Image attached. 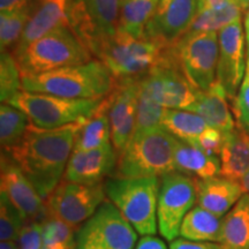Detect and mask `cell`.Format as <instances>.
<instances>
[{
    "label": "cell",
    "instance_id": "6da1fadb",
    "mask_svg": "<svg viewBox=\"0 0 249 249\" xmlns=\"http://www.w3.org/2000/svg\"><path fill=\"white\" fill-rule=\"evenodd\" d=\"M82 124L52 129L39 128L30 124L22 141L7 152L45 202L64 179Z\"/></svg>",
    "mask_w": 249,
    "mask_h": 249
},
{
    "label": "cell",
    "instance_id": "7a4b0ae2",
    "mask_svg": "<svg viewBox=\"0 0 249 249\" xmlns=\"http://www.w3.org/2000/svg\"><path fill=\"white\" fill-rule=\"evenodd\" d=\"M116 80L98 59L73 66L22 75V90L73 99L104 98L116 88Z\"/></svg>",
    "mask_w": 249,
    "mask_h": 249
},
{
    "label": "cell",
    "instance_id": "3957f363",
    "mask_svg": "<svg viewBox=\"0 0 249 249\" xmlns=\"http://www.w3.org/2000/svg\"><path fill=\"white\" fill-rule=\"evenodd\" d=\"M178 139L155 127L134 133L128 144L118 155L116 178H149L163 177L174 171V152Z\"/></svg>",
    "mask_w": 249,
    "mask_h": 249
},
{
    "label": "cell",
    "instance_id": "277c9868",
    "mask_svg": "<svg viewBox=\"0 0 249 249\" xmlns=\"http://www.w3.org/2000/svg\"><path fill=\"white\" fill-rule=\"evenodd\" d=\"M105 193L124 217L141 235L156 234L158 231L157 204L160 178H116L104 182Z\"/></svg>",
    "mask_w": 249,
    "mask_h": 249
},
{
    "label": "cell",
    "instance_id": "5b68a950",
    "mask_svg": "<svg viewBox=\"0 0 249 249\" xmlns=\"http://www.w3.org/2000/svg\"><path fill=\"white\" fill-rule=\"evenodd\" d=\"M166 45L149 39L118 33L108 39L96 55L108 68L116 82L140 80L163 60Z\"/></svg>",
    "mask_w": 249,
    "mask_h": 249
},
{
    "label": "cell",
    "instance_id": "8992f818",
    "mask_svg": "<svg viewBox=\"0 0 249 249\" xmlns=\"http://www.w3.org/2000/svg\"><path fill=\"white\" fill-rule=\"evenodd\" d=\"M17 59L21 75H37L88 62L92 54L70 27H60L33 42Z\"/></svg>",
    "mask_w": 249,
    "mask_h": 249
},
{
    "label": "cell",
    "instance_id": "52a82bcc",
    "mask_svg": "<svg viewBox=\"0 0 249 249\" xmlns=\"http://www.w3.org/2000/svg\"><path fill=\"white\" fill-rule=\"evenodd\" d=\"M104 98L73 99L21 90L8 104L20 108L30 123L39 128L52 129L75 123H85L102 107Z\"/></svg>",
    "mask_w": 249,
    "mask_h": 249
},
{
    "label": "cell",
    "instance_id": "ba28073f",
    "mask_svg": "<svg viewBox=\"0 0 249 249\" xmlns=\"http://www.w3.org/2000/svg\"><path fill=\"white\" fill-rule=\"evenodd\" d=\"M121 0H71L68 26L92 57L118 33Z\"/></svg>",
    "mask_w": 249,
    "mask_h": 249
},
{
    "label": "cell",
    "instance_id": "9c48e42d",
    "mask_svg": "<svg viewBox=\"0 0 249 249\" xmlns=\"http://www.w3.org/2000/svg\"><path fill=\"white\" fill-rule=\"evenodd\" d=\"M138 235L116 205L105 200L76 231L75 249H134Z\"/></svg>",
    "mask_w": 249,
    "mask_h": 249
},
{
    "label": "cell",
    "instance_id": "30bf717a",
    "mask_svg": "<svg viewBox=\"0 0 249 249\" xmlns=\"http://www.w3.org/2000/svg\"><path fill=\"white\" fill-rule=\"evenodd\" d=\"M197 178L173 172L160 178L157 219L158 231L165 240L173 241L180 235V227L187 213L197 202Z\"/></svg>",
    "mask_w": 249,
    "mask_h": 249
},
{
    "label": "cell",
    "instance_id": "8fae6325",
    "mask_svg": "<svg viewBox=\"0 0 249 249\" xmlns=\"http://www.w3.org/2000/svg\"><path fill=\"white\" fill-rule=\"evenodd\" d=\"M181 68L196 89L208 90L217 81L219 57L218 33L182 36L174 43Z\"/></svg>",
    "mask_w": 249,
    "mask_h": 249
},
{
    "label": "cell",
    "instance_id": "7c38bea8",
    "mask_svg": "<svg viewBox=\"0 0 249 249\" xmlns=\"http://www.w3.org/2000/svg\"><path fill=\"white\" fill-rule=\"evenodd\" d=\"M107 198L104 182L82 185L62 180L45 203L49 214L79 230Z\"/></svg>",
    "mask_w": 249,
    "mask_h": 249
},
{
    "label": "cell",
    "instance_id": "4fadbf2b",
    "mask_svg": "<svg viewBox=\"0 0 249 249\" xmlns=\"http://www.w3.org/2000/svg\"><path fill=\"white\" fill-rule=\"evenodd\" d=\"M141 85L164 108L187 110L196 102L198 91L183 73L181 65H158L141 79Z\"/></svg>",
    "mask_w": 249,
    "mask_h": 249
},
{
    "label": "cell",
    "instance_id": "5bb4252c",
    "mask_svg": "<svg viewBox=\"0 0 249 249\" xmlns=\"http://www.w3.org/2000/svg\"><path fill=\"white\" fill-rule=\"evenodd\" d=\"M0 189L17 207L27 223H42L49 216L45 201L17 161L4 151H1L0 161Z\"/></svg>",
    "mask_w": 249,
    "mask_h": 249
},
{
    "label": "cell",
    "instance_id": "9a60e30c",
    "mask_svg": "<svg viewBox=\"0 0 249 249\" xmlns=\"http://www.w3.org/2000/svg\"><path fill=\"white\" fill-rule=\"evenodd\" d=\"M218 39L219 57L217 66V81L222 85L227 97L233 103L247 70L245 54L246 36L241 18L223 28L218 33Z\"/></svg>",
    "mask_w": 249,
    "mask_h": 249
},
{
    "label": "cell",
    "instance_id": "2e32d148",
    "mask_svg": "<svg viewBox=\"0 0 249 249\" xmlns=\"http://www.w3.org/2000/svg\"><path fill=\"white\" fill-rule=\"evenodd\" d=\"M200 11V0H160L144 37L172 45L189 30Z\"/></svg>",
    "mask_w": 249,
    "mask_h": 249
},
{
    "label": "cell",
    "instance_id": "e0dca14e",
    "mask_svg": "<svg viewBox=\"0 0 249 249\" xmlns=\"http://www.w3.org/2000/svg\"><path fill=\"white\" fill-rule=\"evenodd\" d=\"M140 80L118 81L107 96V111L111 124V142L119 155L133 138L136 127Z\"/></svg>",
    "mask_w": 249,
    "mask_h": 249
},
{
    "label": "cell",
    "instance_id": "ac0fdd59",
    "mask_svg": "<svg viewBox=\"0 0 249 249\" xmlns=\"http://www.w3.org/2000/svg\"><path fill=\"white\" fill-rule=\"evenodd\" d=\"M118 154L112 143L91 150L73 151L65 171V181L98 185L113 176Z\"/></svg>",
    "mask_w": 249,
    "mask_h": 249
},
{
    "label": "cell",
    "instance_id": "d6986e66",
    "mask_svg": "<svg viewBox=\"0 0 249 249\" xmlns=\"http://www.w3.org/2000/svg\"><path fill=\"white\" fill-rule=\"evenodd\" d=\"M71 0H42L28 21L24 30L11 52L17 58L36 39L60 27L68 26L67 7Z\"/></svg>",
    "mask_w": 249,
    "mask_h": 249
},
{
    "label": "cell",
    "instance_id": "ffe728a7",
    "mask_svg": "<svg viewBox=\"0 0 249 249\" xmlns=\"http://www.w3.org/2000/svg\"><path fill=\"white\" fill-rule=\"evenodd\" d=\"M197 205L223 218L245 194L240 182L216 176L197 179Z\"/></svg>",
    "mask_w": 249,
    "mask_h": 249
},
{
    "label": "cell",
    "instance_id": "44dd1931",
    "mask_svg": "<svg viewBox=\"0 0 249 249\" xmlns=\"http://www.w3.org/2000/svg\"><path fill=\"white\" fill-rule=\"evenodd\" d=\"M225 90L218 81L208 90L198 91L196 102L188 111L203 118L209 127L220 130L223 134L232 132L235 123L230 110Z\"/></svg>",
    "mask_w": 249,
    "mask_h": 249
},
{
    "label": "cell",
    "instance_id": "7402d4cb",
    "mask_svg": "<svg viewBox=\"0 0 249 249\" xmlns=\"http://www.w3.org/2000/svg\"><path fill=\"white\" fill-rule=\"evenodd\" d=\"M219 158L220 176L240 181L249 171V132L235 126L232 132L224 134Z\"/></svg>",
    "mask_w": 249,
    "mask_h": 249
},
{
    "label": "cell",
    "instance_id": "603a6c76",
    "mask_svg": "<svg viewBox=\"0 0 249 249\" xmlns=\"http://www.w3.org/2000/svg\"><path fill=\"white\" fill-rule=\"evenodd\" d=\"M220 169L219 157L205 154L195 145L178 140L174 152V171L197 179H208L220 176Z\"/></svg>",
    "mask_w": 249,
    "mask_h": 249
},
{
    "label": "cell",
    "instance_id": "cb8c5ba5",
    "mask_svg": "<svg viewBox=\"0 0 249 249\" xmlns=\"http://www.w3.org/2000/svg\"><path fill=\"white\" fill-rule=\"evenodd\" d=\"M218 244L223 249H249V194L223 217Z\"/></svg>",
    "mask_w": 249,
    "mask_h": 249
},
{
    "label": "cell",
    "instance_id": "d4e9b609",
    "mask_svg": "<svg viewBox=\"0 0 249 249\" xmlns=\"http://www.w3.org/2000/svg\"><path fill=\"white\" fill-rule=\"evenodd\" d=\"M223 218L196 205L183 218L180 236L193 241L218 242Z\"/></svg>",
    "mask_w": 249,
    "mask_h": 249
},
{
    "label": "cell",
    "instance_id": "484cf974",
    "mask_svg": "<svg viewBox=\"0 0 249 249\" xmlns=\"http://www.w3.org/2000/svg\"><path fill=\"white\" fill-rule=\"evenodd\" d=\"M111 142V124L107 111V96L98 111L85 121L76 135L73 151L91 150Z\"/></svg>",
    "mask_w": 249,
    "mask_h": 249
},
{
    "label": "cell",
    "instance_id": "4316f807",
    "mask_svg": "<svg viewBox=\"0 0 249 249\" xmlns=\"http://www.w3.org/2000/svg\"><path fill=\"white\" fill-rule=\"evenodd\" d=\"M160 0H121L118 31L136 38L144 37L145 27Z\"/></svg>",
    "mask_w": 249,
    "mask_h": 249
},
{
    "label": "cell",
    "instance_id": "83f0119b",
    "mask_svg": "<svg viewBox=\"0 0 249 249\" xmlns=\"http://www.w3.org/2000/svg\"><path fill=\"white\" fill-rule=\"evenodd\" d=\"M160 126L171 135L188 144H193L208 124L203 118L187 110L165 108Z\"/></svg>",
    "mask_w": 249,
    "mask_h": 249
},
{
    "label": "cell",
    "instance_id": "f1b7e54d",
    "mask_svg": "<svg viewBox=\"0 0 249 249\" xmlns=\"http://www.w3.org/2000/svg\"><path fill=\"white\" fill-rule=\"evenodd\" d=\"M29 117L20 108L1 103L0 107V144L1 151H11L22 141L30 126Z\"/></svg>",
    "mask_w": 249,
    "mask_h": 249
},
{
    "label": "cell",
    "instance_id": "f546056e",
    "mask_svg": "<svg viewBox=\"0 0 249 249\" xmlns=\"http://www.w3.org/2000/svg\"><path fill=\"white\" fill-rule=\"evenodd\" d=\"M242 11L244 9L238 2L226 6L222 9L202 11L183 36H193L203 33H219L223 28L240 20Z\"/></svg>",
    "mask_w": 249,
    "mask_h": 249
},
{
    "label": "cell",
    "instance_id": "4dcf8cb0",
    "mask_svg": "<svg viewBox=\"0 0 249 249\" xmlns=\"http://www.w3.org/2000/svg\"><path fill=\"white\" fill-rule=\"evenodd\" d=\"M35 8L1 12L0 14V45H1L0 48H1V52L13 51Z\"/></svg>",
    "mask_w": 249,
    "mask_h": 249
},
{
    "label": "cell",
    "instance_id": "1f68e13d",
    "mask_svg": "<svg viewBox=\"0 0 249 249\" xmlns=\"http://www.w3.org/2000/svg\"><path fill=\"white\" fill-rule=\"evenodd\" d=\"M43 246L57 249H75L76 229L49 214L42 223Z\"/></svg>",
    "mask_w": 249,
    "mask_h": 249
},
{
    "label": "cell",
    "instance_id": "d6a6232c",
    "mask_svg": "<svg viewBox=\"0 0 249 249\" xmlns=\"http://www.w3.org/2000/svg\"><path fill=\"white\" fill-rule=\"evenodd\" d=\"M22 90V75L17 59L9 51L0 55V99L8 103L18 91Z\"/></svg>",
    "mask_w": 249,
    "mask_h": 249
},
{
    "label": "cell",
    "instance_id": "836d02e7",
    "mask_svg": "<svg viewBox=\"0 0 249 249\" xmlns=\"http://www.w3.org/2000/svg\"><path fill=\"white\" fill-rule=\"evenodd\" d=\"M27 220L6 194H0V240L18 241Z\"/></svg>",
    "mask_w": 249,
    "mask_h": 249
},
{
    "label": "cell",
    "instance_id": "e575fe53",
    "mask_svg": "<svg viewBox=\"0 0 249 249\" xmlns=\"http://www.w3.org/2000/svg\"><path fill=\"white\" fill-rule=\"evenodd\" d=\"M164 111L165 108L151 97L150 93L141 85V81H140V93L135 132H141V130H147L150 128H155V127H160Z\"/></svg>",
    "mask_w": 249,
    "mask_h": 249
},
{
    "label": "cell",
    "instance_id": "d590c367",
    "mask_svg": "<svg viewBox=\"0 0 249 249\" xmlns=\"http://www.w3.org/2000/svg\"><path fill=\"white\" fill-rule=\"evenodd\" d=\"M232 105L236 119V126L249 132V68L246 70L244 81Z\"/></svg>",
    "mask_w": 249,
    "mask_h": 249
},
{
    "label": "cell",
    "instance_id": "8d00e7d4",
    "mask_svg": "<svg viewBox=\"0 0 249 249\" xmlns=\"http://www.w3.org/2000/svg\"><path fill=\"white\" fill-rule=\"evenodd\" d=\"M223 142L224 134L220 130L213 128V127H208L201 133V135L195 140V142L192 145L201 149L205 154L219 157Z\"/></svg>",
    "mask_w": 249,
    "mask_h": 249
},
{
    "label": "cell",
    "instance_id": "74e56055",
    "mask_svg": "<svg viewBox=\"0 0 249 249\" xmlns=\"http://www.w3.org/2000/svg\"><path fill=\"white\" fill-rule=\"evenodd\" d=\"M18 244L20 249H42V224L37 222L27 223L21 230Z\"/></svg>",
    "mask_w": 249,
    "mask_h": 249
},
{
    "label": "cell",
    "instance_id": "f35d334b",
    "mask_svg": "<svg viewBox=\"0 0 249 249\" xmlns=\"http://www.w3.org/2000/svg\"><path fill=\"white\" fill-rule=\"evenodd\" d=\"M170 249H223L218 242L193 241L185 238H177L170 242Z\"/></svg>",
    "mask_w": 249,
    "mask_h": 249
},
{
    "label": "cell",
    "instance_id": "ab89813d",
    "mask_svg": "<svg viewBox=\"0 0 249 249\" xmlns=\"http://www.w3.org/2000/svg\"><path fill=\"white\" fill-rule=\"evenodd\" d=\"M42 0H0V8L4 11H21L35 8Z\"/></svg>",
    "mask_w": 249,
    "mask_h": 249
},
{
    "label": "cell",
    "instance_id": "60d3db41",
    "mask_svg": "<svg viewBox=\"0 0 249 249\" xmlns=\"http://www.w3.org/2000/svg\"><path fill=\"white\" fill-rule=\"evenodd\" d=\"M134 249H170L167 248L166 244L160 238L156 236L155 234L142 235V238L136 242V246Z\"/></svg>",
    "mask_w": 249,
    "mask_h": 249
},
{
    "label": "cell",
    "instance_id": "b9f144b4",
    "mask_svg": "<svg viewBox=\"0 0 249 249\" xmlns=\"http://www.w3.org/2000/svg\"><path fill=\"white\" fill-rule=\"evenodd\" d=\"M236 0H200L201 11H207V9H222L226 6L235 4Z\"/></svg>",
    "mask_w": 249,
    "mask_h": 249
},
{
    "label": "cell",
    "instance_id": "7bdbcfd3",
    "mask_svg": "<svg viewBox=\"0 0 249 249\" xmlns=\"http://www.w3.org/2000/svg\"><path fill=\"white\" fill-rule=\"evenodd\" d=\"M240 185L246 194H249V171L240 179Z\"/></svg>",
    "mask_w": 249,
    "mask_h": 249
},
{
    "label": "cell",
    "instance_id": "ee69618b",
    "mask_svg": "<svg viewBox=\"0 0 249 249\" xmlns=\"http://www.w3.org/2000/svg\"><path fill=\"white\" fill-rule=\"evenodd\" d=\"M0 249H20L18 241H1Z\"/></svg>",
    "mask_w": 249,
    "mask_h": 249
},
{
    "label": "cell",
    "instance_id": "f6af8a7d",
    "mask_svg": "<svg viewBox=\"0 0 249 249\" xmlns=\"http://www.w3.org/2000/svg\"><path fill=\"white\" fill-rule=\"evenodd\" d=\"M245 33H246V42L247 45L249 44V8L247 9V13H246L245 18Z\"/></svg>",
    "mask_w": 249,
    "mask_h": 249
},
{
    "label": "cell",
    "instance_id": "bcb514c9",
    "mask_svg": "<svg viewBox=\"0 0 249 249\" xmlns=\"http://www.w3.org/2000/svg\"><path fill=\"white\" fill-rule=\"evenodd\" d=\"M240 7L242 9H248L249 8V0H236Z\"/></svg>",
    "mask_w": 249,
    "mask_h": 249
},
{
    "label": "cell",
    "instance_id": "7dc6e473",
    "mask_svg": "<svg viewBox=\"0 0 249 249\" xmlns=\"http://www.w3.org/2000/svg\"><path fill=\"white\" fill-rule=\"evenodd\" d=\"M247 53H248V55H247V68H249V44L247 45Z\"/></svg>",
    "mask_w": 249,
    "mask_h": 249
}]
</instances>
